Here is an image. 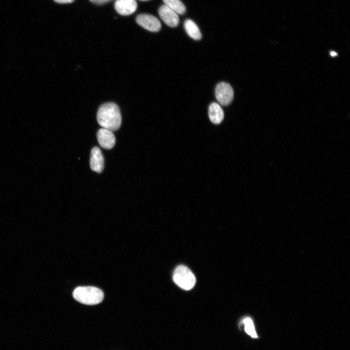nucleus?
Listing matches in <instances>:
<instances>
[{
	"label": "nucleus",
	"instance_id": "obj_14",
	"mask_svg": "<svg viewBox=\"0 0 350 350\" xmlns=\"http://www.w3.org/2000/svg\"><path fill=\"white\" fill-rule=\"evenodd\" d=\"M91 2L96 4H103L107 3L112 0H89Z\"/></svg>",
	"mask_w": 350,
	"mask_h": 350
},
{
	"label": "nucleus",
	"instance_id": "obj_5",
	"mask_svg": "<svg viewBox=\"0 0 350 350\" xmlns=\"http://www.w3.org/2000/svg\"><path fill=\"white\" fill-rule=\"evenodd\" d=\"M137 23L150 32H156L161 28V23L158 18L153 15L142 14L136 18Z\"/></svg>",
	"mask_w": 350,
	"mask_h": 350
},
{
	"label": "nucleus",
	"instance_id": "obj_3",
	"mask_svg": "<svg viewBox=\"0 0 350 350\" xmlns=\"http://www.w3.org/2000/svg\"><path fill=\"white\" fill-rule=\"evenodd\" d=\"M173 279L179 287L185 290L192 289L196 283L194 275L188 267L183 265H179L175 268Z\"/></svg>",
	"mask_w": 350,
	"mask_h": 350
},
{
	"label": "nucleus",
	"instance_id": "obj_9",
	"mask_svg": "<svg viewBox=\"0 0 350 350\" xmlns=\"http://www.w3.org/2000/svg\"><path fill=\"white\" fill-rule=\"evenodd\" d=\"M90 166L91 170L97 173L102 172L104 167V158L101 150L93 147L90 153Z\"/></svg>",
	"mask_w": 350,
	"mask_h": 350
},
{
	"label": "nucleus",
	"instance_id": "obj_8",
	"mask_svg": "<svg viewBox=\"0 0 350 350\" xmlns=\"http://www.w3.org/2000/svg\"><path fill=\"white\" fill-rule=\"evenodd\" d=\"M115 9L120 15L128 16L137 10V3L135 0H116L114 3Z\"/></svg>",
	"mask_w": 350,
	"mask_h": 350
},
{
	"label": "nucleus",
	"instance_id": "obj_12",
	"mask_svg": "<svg viewBox=\"0 0 350 350\" xmlns=\"http://www.w3.org/2000/svg\"><path fill=\"white\" fill-rule=\"evenodd\" d=\"M163 1L165 5L178 15L184 14L186 12V7L180 0H163Z\"/></svg>",
	"mask_w": 350,
	"mask_h": 350
},
{
	"label": "nucleus",
	"instance_id": "obj_10",
	"mask_svg": "<svg viewBox=\"0 0 350 350\" xmlns=\"http://www.w3.org/2000/svg\"><path fill=\"white\" fill-rule=\"evenodd\" d=\"M210 121L214 124H219L223 120L224 113L220 105L216 103H211L209 107Z\"/></svg>",
	"mask_w": 350,
	"mask_h": 350
},
{
	"label": "nucleus",
	"instance_id": "obj_13",
	"mask_svg": "<svg viewBox=\"0 0 350 350\" xmlns=\"http://www.w3.org/2000/svg\"><path fill=\"white\" fill-rule=\"evenodd\" d=\"M243 323L245 332L252 337L257 338V334L252 319L249 317H246L244 319Z\"/></svg>",
	"mask_w": 350,
	"mask_h": 350
},
{
	"label": "nucleus",
	"instance_id": "obj_2",
	"mask_svg": "<svg viewBox=\"0 0 350 350\" xmlns=\"http://www.w3.org/2000/svg\"><path fill=\"white\" fill-rule=\"evenodd\" d=\"M74 298L86 305H96L101 302L104 298L103 292L93 286H79L73 292Z\"/></svg>",
	"mask_w": 350,
	"mask_h": 350
},
{
	"label": "nucleus",
	"instance_id": "obj_16",
	"mask_svg": "<svg viewBox=\"0 0 350 350\" xmlns=\"http://www.w3.org/2000/svg\"><path fill=\"white\" fill-rule=\"evenodd\" d=\"M141 0V1H147V0Z\"/></svg>",
	"mask_w": 350,
	"mask_h": 350
},
{
	"label": "nucleus",
	"instance_id": "obj_6",
	"mask_svg": "<svg viewBox=\"0 0 350 350\" xmlns=\"http://www.w3.org/2000/svg\"><path fill=\"white\" fill-rule=\"evenodd\" d=\"M158 14L164 23L170 27L177 26L179 22L178 14L166 5L161 6L158 9Z\"/></svg>",
	"mask_w": 350,
	"mask_h": 350
},
{
	"label": "nucleus",
	"instance_id": "obj_1",
	"mask_svg": "<svg viewBox=\"0 0 350 350\" xmlns=\"http://www.w3.org/2000/svg\"><path fill=\"white\" fill-rule=\"evenodd\" d=\"M97 120L102 128L112 131L118 130L122 122L119 106L114 103H107L102 105L97 111Z\"/></svg>",
	"mask_w": 350,
	"mask_h": 350
},
{
	"label": "nucleus",
	"instance_id": "obj_11",
	"mask_svg": "<svg viewBox=\"0 0 350 350\" xmlns=\"http://www.w3.org/2000/svg\"><path fill=\"white\" fill-rule=\"evenodd\" d=\"M184 29L187 34L192 39L199 40L202 35L197 25L191 19H186L184 24Z\"/></svg>",
	"mask_w": 350,
	"mask_h": 350
},
{
	"label": "nucleus",
	"instance_id": "obj_7",
	"mask_svg": "<svg viewBox=\"0 0 350 350\" xmlns=\"http://www.w3.org/2000/svg\"><path fill=\"white\" fill-rule=\"evenodd\" d=\"M97 137L100 145L103 148L110 149L115 144L116 139L113 131L104 128L100 129L97 133Z\"/></svg>",
	"mask_w": 350,
	"mask_h": 350
},
{
	"label": "nucleus",
	"instance_id": "obj_4",
	"mask_svg": "<svg viewBox=\"0 0 350 350\" xmlns=\"http://www.w3.org/2000/svg\"><path fill=\"white\" fill-rule=\"evenodd\" d=\"M215 95L220 105H227L230 104L233 99L234 91L229 84L221 82L215 88Z\"/></svg>",
	"mask_w": 350,
	"mask_h": 350
},
{
	"label": "nucleus",
	"instance_id": "obj_15",
	"mask_svg": "<svg viewBox=\"0 0 350 350\" xmlns=\"http://www.w3.org/2000/svg\"><path fill=\"white\" fill-rule=\"evenodd\" d=\"M58 3H69L73 2L74 0H53Z\"/></svg>",
	"mask_w": 350,
	"mask_h": 350
}]
</instances>
